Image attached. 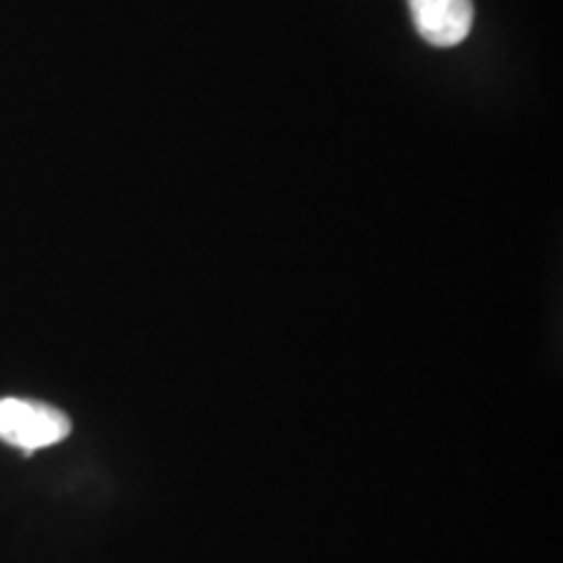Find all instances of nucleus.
<instances>
[{"mask_svg": "<svg viewBox=\"0 0 563 563\" xmlns=\"http://www.w3.org/2000/svg\"><path fill=\"white\" fill-rule=\"evenodd\" d=\"M407 3H410L415 30L428 45L454 47L473 32V0H407Z\"/></svg>", "mask_w": 563, "mask_h": 563, "instance_id": "nucleus-2", "label": "nucleus"}, {"mask_svg": "<svg viewBox=\"0 0 563 563\" xmlns=\"http://www.w3.org/2000/svg\"><path fill=\"white\" fill-rule=\"evenodd\" d=\"M70 433L66 412L30 399H0V441L24 449L26 454L60 443Z\"/></svg>", "mask_w": 563, "mask_h": 563, "instance_id": "nucleus-1", "label": "nucleus"}]
</instances>
